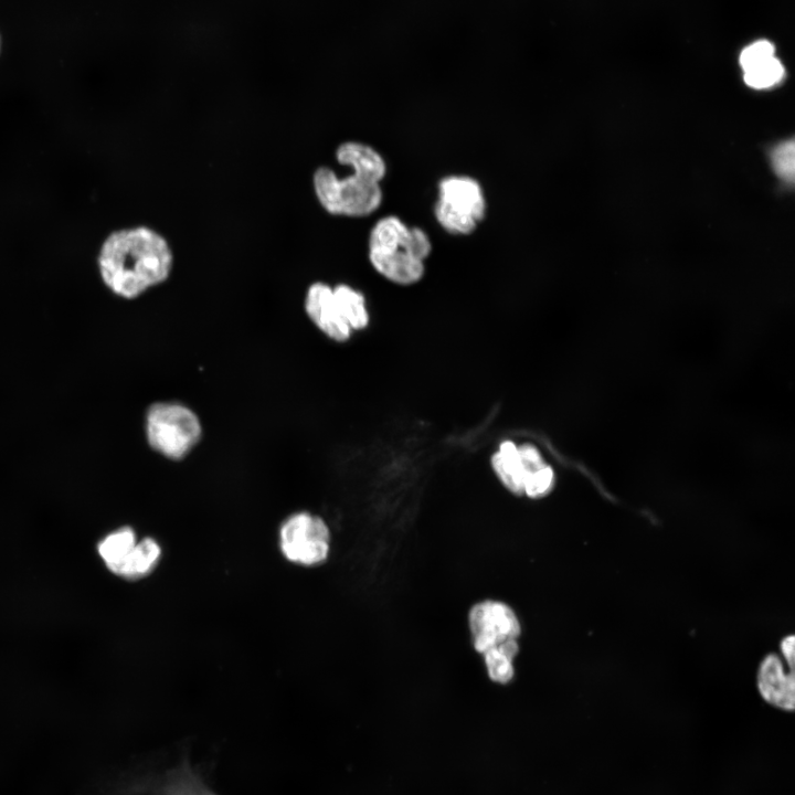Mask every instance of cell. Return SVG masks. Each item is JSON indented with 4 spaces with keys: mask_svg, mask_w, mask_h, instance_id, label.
<instances>
[{
    "mask_svg": "<svg viewBox=\"0 0 795 795\" xmlns=\"http://www.w3.org/2000/svg\"><path fill=\"white\" fill-rule=\"evenodd\" d=\"M137 538L132 529L124 527L107 534L98 543V554L107 568L114 572L115 569L130 553Z\"/></svg>",
    "mask_w": 795,
    "mask_h": 795,
    "instance_id": "obj_14",
    "label": "cell"
},
{
    "mask_svg": "<svg viewBox=\"0 0 795 795\" xmlns=\"http://www.w3.org/2000/svg\"><path fill=\"white\" fill-rule=\"evenodd\" d=\"M761 697L771 706L783 711L795 707V683L793 672L786 674L781 659L768 655L761 664L757 678Z\"/></svg>",
    "mask_w": 795,
    "mask_h": 795,
    "instance_id": "obj_9",
    "label": "cell"
},
{
    "mask_svg": "<svg viewBox=\"0 0 795 795\" xmlns=\"http://www.w3.org/2000/svg\"><path fill=\"white\" fill-rule=\"evenodd\" d=\"M519 653L517 639H509L483 654L490 680L506 685L515 675L513 659Z\"/></svg>",
    "mask_w": 795,
    "mask_h": 795,
    "instance_id": "obj_13",
    "label": "cell"
},
{
    "mask_svg": "<svg viewBox=\"0 0 795 795\" xmlns=\"http://www.w3.org/2000/svg\"><path fill=\"white\" fill-rule=\"evenodd\" d=\"M781 651L786 662L792 667L794 662V636L785 637L781 643Z\"/></svg>",
    "mask_w": 795,
    "mask_h": 795,
    "instance_id": "obj_19",
    "label": "cell"
},
{
    "mask_svg": "<svg viewBox=\"0 0 795 795\" xmlns=\"http://www.w3.org/2000/svg\"><path fill=\"white\" fill-rule=\"evenodd\" d=\"M486 199L479 182L468 176H448L438 183L434 215L448 233L468 235L486 215Z\"/></svg>",
    "mask_w": 795,
    "mask_h": 795,
    "instance_id": "obj_5",
    "label": "cell"
},
{
    "mask_svg": "<svg viewBox=\"0 0 795 795\" xmlns=\"http://www.w3.org/2000/svg\"><path fill=\"white\" fill-rule=\"evenodd\" d=\"M336 159L352 173L339 178L329 167H318L312 187L320 205L332 215H370L382 202L380 182L386 173L382 156L369 145L344 141L336 149Z\"/></svg>",
    "mask_w": 795,
    "mask_h": 795,
    "instance_id": "obj_2",
    "label": "cell"
},
{
    "mask_svg": "<svg viewBox=\"0 0 795 795\" xmlns=\"http://www.w3.org/2000/svg\"><path fill=\"white\" fill-rule=\"evenodd\" d=\"M160 795H216L202 780L188 766L182 763L168 773L165 778Z\"/></svg>",
    "mask_w": 795,
    "mask_h": 795,
    "instance_id": "obj_15",
    "label": "cell"
},
{
    "mask_svg": "<svg viewBox=\"0 0 795 795\" xmlns=\"http://www.w3.org/2000/svg\"><path fill=\"white\" fill-rule=\"evenodd\" d=\"M304 306L309 319L327 337L338 342L350 338L351 329L339 312L330 285L312 283L306 292Z\"/></svg>",
    "mask_w": 795,
    "mask_h": 795,
    "instance_id": "obj_8",
    "label": "cell"
},
{
    "mask_svg": "<svg viewBox=\"0 0 795 795\" xmlns=\"http://www.w3.org/2000/svg\"><path fill=\"white\" fill-rule=\"evenodd\" d=\"M280 549L286 559L301 565H317L329 554V528L318 516L296 512L288 517L279 531Z\"/></svg>",
    "mask_w": 795,
    "mask_h": 795,
    "instance_id": "obj_6",
    "label": "cell"
},
{
    "mask_svg": "<svg viewBox=\"0 0 795 795\" xmlns=\"http://www.w3.org/2000/svg\"><path fill=\"white\" fill-rule=\"evenodd\" d=\"M149 445L165 457L179 460L199 443L202 425L199 416L179 402H157L146 414Z\"/></svg>",
    "mask_w": 795,
    "mask_h": 795,
    "instance_id": "obj_4",
    "label": "cell"
},
{
    "mask_svg": "<svg viewBox=\"0 0 795 795\" xmlns=\"http://www.w3.org/2000/svg\"><path fill=\"white\" fill-rule=\"evenodd\" d=\"M794 141L788 140L780 144L772 151V165L778 177L785 181L793 182L795 170Z\"/></svg>",
    "mask_w": 795,
    "mask_h": 795,
    "instance_id": "obj_17",
    "label": "cell"
},
{
    "mask_svg": "<svg viewBox=\"0 0 795 795\" xmlns=\"http://www.w3.org/2000/svg\"><path fill=\"white\" fill-rule=\"evenodd\" d=\"M468 625L473 646L481 655L509 639H518L521 634L517 614L500 601L476 603L469 611Z\"/></svg>",
    "mask_w": 795,
    "mask_h": 795,
    "instance_id": "obj_7",
    "label": "cell"
},
{
    "mask_svg": "<svg viewBox=\"0 0 795 795\" xmlns=\"http://www.w3.org/2000/svg\"><path fill=\"white\" fill-rule=\"evenodd\" d=\"M161 548L151 538L137 541L130 553L113 573L125 577H140L148 574L158 563Z\"/></svg>",
    "mask_w": 795,
    "mask_h": 795,
    "instance_id": "obj_11",
    "label": "cell"
},
{
    "mask_svg": "<svg viewBox=\"0 0 795 795\" xmlns=\"http://www.w3.org/2000/svg\"><path fill=\"white\" fill-rule=\"evenodd\" d=\"M774 52L775 49L771 42L760 40L742 50L739 62L742 70L745 72L774 57Z\"/></svg>",
    "mask_w": 795,
    "mask_h": 795,
    "instance_id": "obj_18",
    "label": "cell"
},
{
    "mask_svg": "<svg viewBox=\"0 0 795 795\" xmlns=\"http://www.w3.org/2000/svg\"><path fill=\"white\" fill-rule=\"evenodd\" d=\"M432 251L428 235L410 227L401 219H380L369 236V259L373 268L399 285L417 283L424 275V261Z\"/></svg>",
    "mask_w": 795,
    "mask_h": 795,
    "instance_id": "obj_3",
    "label": "cell"
},
{
    "mask_svg": "<svg viewBox=\"0 0 795 795\" xmlns=\"http://www.w3.org/2000/svg\"><path fill=\"white\" fill-rule=\"evenodd\" d=\"M785 71L782 63L774 56L755 67L745 71L743 78L748 86L755 89L770 88L782 81Z\"/></svg>",
    "mask_w": 795,
    "mask_h": 795,
    "instance_id": "obj_16",
    "label": "cell"
},
{
    "mask_svg": "<svg viewBox=\"0 0 795 795\" xmlns=\"http://www.w3.org/2000/svg\"><path fill=\"white\" fill-rule=\"evenodd\" d=\"M173 253L163 235L137 225L109 233L98 250L103 283L117 296L134 299L170 276Z\"/></svg>",
    "mask_w": 795,
    "mask_h": 795,
    "instance_id": "obj_1",
    "label": "cell"
},
{
    "mask_svg": "<svg viewBox=\"0 0 795 795\" xmlns=\"http://www.w3.org/2000/svg\"><path fill=\"white\" fill-rule=\"evenodd\" d=\"M332 289L339 312L350 329L365 328L370 317L363 294L347 284H338Z\"/></svg>",
    "mask_w": 795,
    "mask_h": 795,
    "instance_id": "obj_12",
    "label": "cell"
},
{
    "mask_svg": "<svg viewBox=\"0 0 795 795\" xmlns=\"http://www.w3.org/2000/svg\"><path fill=\"white\" fill-rule=\"evenodd\" d=\"M491 466L501 484L513 495H523V467L518 446L505 441L491 456Z\"/></svg>",
    "mask_w": 795,
    "mask_h": 795,
    "instance_id": "obj_10",
    "label": "cell"
}]
</instances>
